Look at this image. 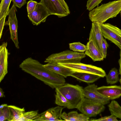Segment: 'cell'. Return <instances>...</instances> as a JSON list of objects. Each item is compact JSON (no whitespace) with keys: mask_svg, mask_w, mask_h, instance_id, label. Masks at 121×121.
Here are the masks:
<instances>
[{"mask_svg":"<svg viewBox=\"0 0 121 121\" xmlns=\"http://www.w3.org/2000/svg\"><path fill=\"white\" fill-rule=\"evenodd\" d=\"M23 71L43 82L52 89L65 83V78L45 67L38 61L31 57L24 60L19 65Z\"/></svg>","mask_w":121,"mask_h":121,"instance_id":"1","label":"cell"},{"mask_svg":"<svg viewBox=\"0 0 121 121\" xmlns=\"http://www.w3.org/2000/svg\"><path fill=\"white\" fill-rule=\"evenodd\" d=\"M121 11V0L102 4L90 12L89 18L92 22L101 25L110 18L116 17Z\"/></svg>","mask_w":121,"mask_h":121,"instance_id":"2","label":"cell"},{"mask_svg":"<svg viewBox=\"0 0 121 121\" xmlns=\"http://www.w3.org/2000/svg\"><path fill=\"white\" fill-rule=\"evenodd\" d=\"M57 88L68 100L69 109L77 108L84 98L83 89L79 85L65 83Z\"/></svg>","mask_w":121,"mask_h":121,"instance_id":"3","label":"cell"},{"mask_svg":"<svg viewBox=\"0 0 121 121\" xmlns=\"http://www.w3.org/2000/svg\"><path fill=\"white\" fill-rule=\"evenodd\" d=\"M84 52H78L67 50L60 52L52 54L46 59L44 62L57 64L59 63H75L81 62L85 57Z\"/></svg>","mask_w":121,"mask_h":121,"instance_id":"4","label":"cell"},{"mask_svg":"<svg viewBox=\"0 0 121 121\" xmlns=\"http://www.w3.org/2000/svg\"><path fill=\"white\" fill-rule=\"evenodd\" d=\"M105 108L104 105L84 97L77 109L90 118L95 117L103 112Z\"/></svg>","mask_w":121,"mask_h":121,"instance_id":"5","label":"cell"},{"mask_svg":"<svg viewBox=\"0 0 121 121\" xmlns=\"http://www.w3.org/2000/svg\"><path fill=\"white\" fill-rule=\"evenodd\" d=\"M58 64L69 68L75 72L91 73L104 78L106 75L105 71L102 68L91 65L81 62L75 63H59Z\"/></svg>","mask_w":121,"mask_h":121,"instance_id":"6","label":"cell"},{"mask_svg":"<svg viewBox=\"0 0 121 121\" xmlns=\"http://www.w3.org/2000/svg\"><path fill=\"white\" fill-rule=\"evenodd\" d=\"M101 29L103 37L111 41L120 49L121 48V29L109 23L102 24Z\"/></svg>","mask_w":121,"mask_h":121,"instance_id":"7","label":"cell"},{"mask_svg":"<svg viewBox=\"0 0 121 121\" xmlns=\"http://www.w3.org/2000/svg\"><path fill=\"white\" fill-rule=\"evenodd\" d=\"M39 3L46 8L50 15H54L60 18L69 14L59 0H41Z\"/></svg>","mask_w":121,"mask_h":121,"instance_id":"8","label":"cell"},{"mask_svg":"<svg viewBox=\"0 0 121 121\" xmlns=\"http://www.w3.org/2000/svg\"><path fill=\"white\" fill-rule=\"evenodd\" d=\"M97 86L95 84L90 85L83 89L84 97L104 105L110 103V100L97 90Z\"/></svg>","mask_w":121,"mask_h":121,"instance_id":"9","label":"cell"},{"mask_svg":"<svg viewBox=\"0 0 121 121\" xmlns=\"http://www.w3.org/2000/svg\"><path fill=\"white\" fill-rule=\"evenodd\" d=\"M17 10L13 4L10 9L9 15L8 25L10 32L11 39L14 43L15 47L19 49V42L17 36L18 21L16 12Z\"/></svg>","mask_w":121,"mask_h":121,"instance_id":"10","label":"cell"},{"mask_svg":"<svg viewBox=\"0 0 121 121\" xmlns=\"http://www.w3.org/2000/svg\"><path fill=\"white\" fill-rule=\"evenodd\" d=\"M50 15L47 9L42 4L39 3L34 10L28 14V16L34 25L37 26L45 22L47 17Z\"/></svg>","mask_w":121,"mask_h":121,"instance_id":"11","label":"cell"},{"mask_svg":"<svg viewBox=\"0 0 121 121\" xmlns=\"http://www.w3.org/2000/svg\"><path fill=\"white\" fill-rule=\"evenodd\" d=\"M63 108L57 106L50 108L39 114L35 121H65L61 118Z\"/></svg>","mask_w":121,"mask_h":121,"instance_id":"12","label":"cell"},{"mask_svg":"<svg viewBox=\"0 0 121 121\" xmlns=\"http://www.w3.org/2000/svg\"><path fill=\"white\" fill-rule=\"evenodd\" d=\"M7 42H4L0 47V82L8 72V58L9 53L7 48Z\"/></svg>","mask_w":121,"mask_h":121,"instance_id":"13","label":"cell"},{"mask_svg":"<svg viewBox=\"0 0 121 121\" xmlns=\"http://www.w3.org/2000/svg\"><path fill=\"white\" fill-rule=\"evenodd\" d=\"M97 91L110 100L118 99L121 96V86L112 85L97 87Z\"/></svg>","mask_w":121,"mask_h":121,"instance_id":"14","label":"cell"},{"mask_svg":"<svg viewBox=\"0 0 121 121\" xmlns=\"http://www.w3.org/2000/svg\"><path fill=\"white\" fill-rule=\"evenodd\" d=\"M101 25L97 23L92 22L89 41H93L103 55L102 45L104 37L101 31Z\"/></svg>","mask_w":121,"mask_h":121,"instance_id":"15","label":"cell"},{"mask_svg":"<svg viewBox=\"0 0 121 121\" xmlns=\"http://www.w3.org/2000/svg\"><path fill=\"white\" fill-rule=\"evenodd\" d=\"M86 46V49L85 53L94 61L103 60L104 58L102 54L93 41H89Z\"/></svg>","mask_w":121,"mask_h":121,"instance_id":"16","label":"cell"},{"mask_svg":"<svg viewBox=\"0 0 121 121\" xmlns=\"http://www.w3.org/2000/svg\"><path fill=\"white\" fill-rule=\"evenodd\" d=\"M43 65L47 69L65 78L71 76L72 73L74 72L69 68L58 64L47 63Z\"/></svg>","mask_w":121,"mask_h":121,"instance_id":"17","label":"cell"},{"mask_svg":"<svg viewBox=\"0 0 121 121\" xmlns=\"http://www.w3.org/2000/svg\"><path fill=\"white\" fill-rule=\"evenodd\" d=\"M78 80L88 83H92L101 78L100 76L91 73L74 72L71 75Z\"/></svg>","mask_w":121,"mask_h":121,"instance_id":"18","label":"cell"},{"mask_svg":"<svg viewBox=\"0 0 121 121\" xmlns=\"http://www.w3.org/2000/svg\"><path fill=\"white\" fill-rule=\"evenodd\" d=\"M61 118L67 121H88L89 117L83 113H79L77 111H72L67 113L64 112L62 113Z\"/></svg>","mask_w":121,"mask_h":121,"instance_id":"19","label":"cell"},{"mask_svg":"<svg viewBox=\"0 0 121 121\" xmlns=\"http://www.w3.org/2000/svg\"><path fill=\"white\" fill-rule=\"evenodd\" d=\"M10 112L9 121H18L22 114L25 112L24 108H21L14 105H8Z\"/></svg>","mask_w":121,"mask_h":121,"instance_id":"20","label":"cell"},{"mask_svg":"<svg viewBox=\"0 0 121 121\" xmlns=\"http://www.w3.org/2000/svg\"><path fill=\"white\" fill-rule=\"evenodd\" d=\"M108 107L111 114L121 119V106L117 101L112 100Z\"/></svg>","mask_w":121,"mask_h":121,"instance_id":"21","label":"cell"},{"mask_svg":"<svg viewBox=\"0 0 121 121\" xmlns=\"http://www.w3.org/2000/svg\"><path fill=\"white\" fill-rule=\"evenodd\" d=\"M119 72L115 68H112L105 77L108 84H112L117 82L119 80Z\"/></svg>","mask_w":121,"mask_h":121,"instance_id":"22","label":"cell"},{"mask_svg":"<svg viewBox=\"0 0 121 121\" xmlns=\"http://www.w3.org/2000/svg\"><path fill=\"white\" fill-rule=\"evenodd\" d=\"M55 89L56 92V94L55 95V104L58 106L67 108L69 105L68 100L60 93L57 88Z\"/></svg>","mask_w":121,"mask_h":121,"instance_id":"23","label":"cell"},{"mask_svg":"<svg viewBox=\"0 0 121 121\" xmlns=\"http://www.w3.org/2000/svg\"><path fill=\"white\" fill-rule=\"evenodd\" d=\"M12 0H1L0 4V19L3 17L9 15V9Z\"/></svg>","mask_w":121,"mask_h":121,"instance_id":"24","label":"cell"},{"mask_svg":"<svg viewBox=\"0 0 121 121\" xmlns=\"http://www.w3.org/2000/svg\"><path fill=\"white\" fill-rule=\"evenodd\" d=\"M39 114L38 110L25 112L18 121H35L38 116Z\"/></svg>","mask_w":121,"mask_h":121,"instance_id":"25","label":"cell"},{"mask_svg":"<svg viewBox=\"0 0 121 121\" xmlns=\"http://www.w3.org/2000/svg\"><path fill=\"white\" fill-rule=\"evenodd\" d=\"M69 48L73 51L78 52H84L86 49V46L80 42L69 43Z\"/></svg>","mask_w":121,"mask_h":121,"instance_id":"26","label":"cell"},{"mask_svg":"<svg viewBox=\"0 0 121 121\" xmlns=\"http://www.w3.org/2000/svg\"><path fill=\"white\" fill-rule=\"evenodd\" d=\"M10 116V111L8 105L0 109V121H9Z\"/></svg>","mask_w":121,"mask_h":121,"instance_id":"27","label":"cell"},{"mask_svg":"<svg viewBox=\"0 0 121 121\" xmlns=\"http://www.w3.org/2000/svg\"><path fill=\"white\" fill-rule=\"evenodd\" d=\"M103 0H88L86 5L87 9L89 11L93 9Z\"/></svg>","mask_w":121,"mask_h":121,"instance_id":"28","label":"cell"},{"mask_svg":"<svg viewBox=\"0 0 121 121\" xmlns=\"http://www.w3.org/2000/svg\"><path fill=\"white\" fill-rule=\"evenodd\" d=\"M117 117L114 115L111 114L110 116L102 117L97 119H93L90 121H117Z\"/></svg>","mask_w":121,"mask_h":121,"instance_id":"29","label":"cell"},{"mask_svg":"<svg viewBox=\"0 0 121 121\" xmlns=\"http://www.w3.org/2000/svg\"><path fill=\"white\" fill-rule=\"evenodd\" d=\"M38 3L36 1L30 0L27 4V9L28 14L32 12L36 8Z\"/></svg>","mask_w":121,"mask_h":121,"instance_id":"30","label":"cell"},{"mask_svg":"<svg viewBox=\"0 0 121 121\" xmlns=\"http://www.w3.org/2000/svg\"><path fill=\"white\" fill-rule=\"evenodd\" d=\"M108 46V44L106 39H104L103 37L102 40V47L103 55L104 58H106L107 55V49Z\"/></svg>","mask_w":121,"mask_h":121,"instance_id":"31","label":"cell"},{"mask_svg":"<svg viewBox=\"0 0 121 121\" xmlns=\"http://www.w3.org/2000/svg\"><path fill=\"white\" fill-rule=\"evenodd\" d=\"M13 4L19 8H21L26 3V0H12Z\"/></svg>","mask_w":121,"mask_h":121,"instance_id":"32","label":"cell"},{"mask_svg":"<svg viewBox=\"0 0 121 121\" xmlns=\"http://www.w3.org/2000/svg\"><path fill=\"white\" fill-rule=\"evenodd\" d=\"M6 16H5L0 19V38H1L3 30L5 23Z\"/></svg>","mask_w":121,"mask_h":121,"instance_id":"33","label":"cell"},{"mask_svg":"<svg viewBox=\"0 0 121 121\" xmlns=\"http://www.w3.org/2000/svg\"><path fill=\"white\" fill-rule=\"evenodd\" d=\"M62 4L64 7L67 12L69 14L70 11L69 10V7L66 3L64 0H59Z\"/></svg>","mask_w":121,"mask_h":121,"instance_id":"34","label":"cell"},{"mask_svg":"<svg viewBox=\"0 0 121 121\" xmlns=\"http://www.w3.org/2000/svg\"><path fill=\"white\" fill-rule=\"evenodd\" d=\"M120 58L118 62L119 65V73L120 75V78H121V48L120 49Z\"/></svg>","mask_w":121,"mask_h":121,"instance_id":"35","label":"cell"},{"mask_svg":"<svg viewBox=\"0 0 121 121\" xmlns=\"http://www.w3.org/2000/svg\"><path fill=\"white\" fill-rule=\"evenodd\" d=\"M4 92L2 88H0V97L1 98L5 97V95L4 94Z\"/></svg>","mask_w":121,"mask_h":121,"instance_id":"36","label":"cell"},{"mask_svg":"<svg viewBox=\"0 0 121 121\" xmlns=\"http://www.w3.org/2000/svg\"><path fill=\"white\" fill-rule=\"evenodd\" d=\"M8 106L7 104H1L0 106V109H2Z\"/></svg>","mask_w":121,"mask_h":121,"instance_id":"37","label":"cell"},{"mask_svg":"<svg viewBox=\"0 0 121 121\" xmlns=\"http://www.w3.org/2000/svg\"><path fill=\"white\" fill-rule=\"evenodd\" d=\"M119 81L121 85V78H120L119 79Z\"/></svg>","mask_w":121,"mask_h":121,"instance_id":"38","label":"cell"},{"mask_svg":"<svg viewBox=\"0 0 121 121\" xmlns=\"http://www.w3.org/2000/svg\"><path fill=\"white\" fill-rule=\"evenodd\" d=\"M120 13H121V11Z\"/></svg>","mask_w":121,"mask_h":121,"instance_id":"39","label":"cell"}]
</instances>
